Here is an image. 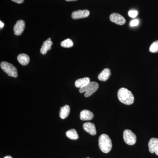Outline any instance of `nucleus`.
Listing matches in <instances>:
<instances>
[{
  "instance_id": "f257e3e1",
  "label": "nucleus",
  "mask_w": 158,
  "mask_h": 158,
  "mask_svg": "<svg viewBox=\"0 0 158 158\" xmlns=\"http://www.w3.org/2000/svg\"><path fill=\"white\" fill-rule=\"evenodd\" d=\"M117 96L119 101L127 105L132 104L135 100L132 92L127 88H120L118 90Z\"/></svg>"
},
{
  "instance_id": "f03ea898",
  "label": "nucleus",
  "mask_w": 158,
  "mask_h": 158,
  "mask_svg": "<svg viewBox=\"0 0 158 158\" xmlns=\"http://www.w3.org/2000/svg\"><path fill=\"white\" fill-rule=\"evenodd\" d=\"M98 146L102 152L108 153L112 148L111 139L106 134H102L98 139Z\"/></svg>"
},
{
  "instance_id": "7ed1b4c3",
  "label": "nucleus",
  "mask_w": 158,
  "mask_h": 158,
  "mask_svg": "<svg viewBox=\"0 0 158 158\" xmlns=\"http://www.w3.org/2000/svg\"><path fill=\"white\" fill-rule=\"evenodd\" d=\"M98 88L99 85L97 82H90L85 87L80 88L79 92L81 93L85 92V96L88 97L96 91Z\"/></svg>"
},
{
  "instance_id": "20e7f679",
  "label": "nucleus",
  "mask_w": 158,
  "mask_h": 158,
  "mask_svg": "<svg viewBox=\"0 0 158 158\" xmlns=\"http://www.w3.org/2000/svg\"><path fill=\"white\" fill-rule=\"evenodd\" d=\"M1 67L9 76L15 78L18 77L17 69L11 63L2 62L1 63Z\"/></svg>"
},
{
  "instance_id": "39448f33",
  "label": "nucleus",
  "mask_w": 158,
  "mask_h": 158,
  "mask_svg": "<svg viewBox=\"0 0 158 158\" xmlns=\"http://www.w3.org/2000/svg\"><path fill=\"white\" fill-rule=\"evenodd\" d=\"M123 138L125 142L130 145H134L137 141L136 135L130 130H125L123 133Z\"/></svg>"
},
{
  "instance_id": "423d86ee",
  "label": "nucleus",
  "mask_w": 158,
  "mask_h": 158,
  "mask_svg": "<svg viewBox=\"0 0 158 158\" xmlns=\"http://www.w3.org/2000/svg\"><path fill=\"white\" fill-rule=\"evenodd\" d=\"M110 18L111 22L119 25H123L126 23L125 19L118 13H112L110 15Z\"/></svg>"
},
{
  "instance_id": "0eeeda50",
  "label": "nucleus",
  "mask_w": 158,
  "mask_h": 158,
  "mask_svg": "<svg viewBox=\"0 0 158 158\" xmlns=\"http://www.w3.org/2000/svg\"><path fill=\"white\" fill-rule=\"evenodd\" d=\"M89 15L90 11L89 10H79L73 12L71 16L73 19H78L88 17Z\"/></svg>"
},
{
  "instance_id": "6e6552de",
  "label": "nucleus",
  "mask_w": 158,
  "mask_h": 158,
  "mask_svg": "<svg viewBox=\"0 0 158 158\" xmlns=\"http://www.w3.org/2000/svg\"><path fill=\"white\" fill-rule=\"evenodd\" d=\"M25 27V23L23 20L18 21L13 28L14 34L17 36L21 35Z\"/></svg>"
},
{
  "instance_id": "1a4fd4ad",
  "label": "nucleus",
  "mask_w": 158,
  "mask_h": 158,
  "mask_svg": "<svg viewBox=\"0 0 158 158\" xmlns=\"http://www.w3.org/2000/svg\"><path fill=\"white\" fill-rule=\"evenodd\" d=\"M149 151L151 153H155L158 156V139L156 138H152L148 142Z\"/></svg>"
},
{
  "instance_id": "9d476101",
  "label": "nucleus",
  "mask_w": 158,
  "mask_h": 158,
  "mask_svg": "<svg viewBox=\"0 0 158 158\" xmlns=\"http://www.w3.org/2000/svg\"><path fill=\"white\" fill-rule=\"evenodd\" d=\"M83 128L85 131L87 132L91 135H96L97 131L95 125L92 123H85L83 124Z\"/></svg>"
},
{
  "instance_id": "9b49d317",
  "label": "nucleus",
  "mask_w": 158,
  "mask_h": 158,
  "mask_svg": "<svg viewBox=\"0 0 158 158\" xmlns=\"http://www.w3.org/2000/svg\"><path fill=\"white\" fill-rule=\"evenodd\" d=\"M52 44L53 43L51 41V38H49L48 39L44 41L40 49V53L42 55H45L48 51L51 49V46Z\"/></svg>"
},
{
  "instance_id": "f8f14e48",
  "label": "nucleus",
  "mask_w": 158,
  "mask_h": 158,
  "mask_svg": "<svg viewBox=\"0 0 158 158\" xmlns=\"http://www.w3.org/2000/svg\"><path fill=\"white\" fill-rule=\"evenodd\" d=\"M94 118V114L91 111L88 110H84L80 113V118L83 121L91 120Z\"/></svg>"
},
{
  "instance_id": "ddd939ff",
  "label": "nucleus",
  "mask_w": 158,
  "mask_h": 158,
  "mask_svg": "<svg viewBox=\"0 0 158 158\" xmlns=\"http://www.w3.org/2000/svg\"><path fill=\"white\" fill-rule=\"evenodd\" d=\"M111 75V70L110 69L106 68L102 71L98 76V79L102 81H107Z\"/></svg>"
},
{
  "instance_id": "4468645a",
  "label": "nucleus",
  "mask_w": 158,
  "mask_h": 158,
  "mask_svg": "<svg viewBox=\"0 0 158 158\" xmlns=\"http://www.w3.org/2000/svg\"><path fill=\"white\" fill-rule=\"evenodd\" d=\"M90 82L89 77H85L78 79L75 82V85L77 88H81L85 87Z\"/></svg>"
},
{
  "instance_id": "2eb2a0df",
  "label": "nucleus",
  "mask_w": 158,
  "mask_h": 158,
  "mask_svg": "<svg viewBox=\"0 0 158 158\" xmlns=\"http://www.w3.org/2000/svg\"><path fill=\"white\" fill-rule=\"evenodd\" d=\"M17 60L20 64L25 66L29 64L30 62V57L25 54H21L17 57Z\"/></svg>"
},
{
  "instance_id": "dca6fc26",
  "label": "nucleus",
  "mask_w": 158,
  "mask_h": 158,
  "mask_svg": "<svg viewBox=\"0 0 158 158\" xmlns=\"http://www.w3.org/2000/svg\"><path fill=\"white\" fill-rule=\"evenodd\" d=\"M70 108L68 105H65L64 106L61 108L59 116L62 119H65L67 118L70 113Z\"/></svg>"
},
{
  "instance_id": "f3484780",
  "label": "nucleus",
  "mask_w": 158,
  "mask_h": 158,
  "mask_svg": "<svg viewBox=\"0 0 158 158\" xmlns=\"http://www.w3.org/2000/svg\"><path fill=\"white\" fill-rule=\"evenodd\" d=\"M66 135L71 140H76L79 138V135L76 130L72 129L69 130L66 132Z\"/></svg>"
},
{
  "instance_id": "a211bd4d",
  "label": "nucleus",
  "mask_w": 158,
  "mask_h": 158,
  "mask_svg": "<svg viewBox=\"0 0 158 158\" xmlns=\"http://www.w3.org/2000/svg\"><path fill=\"white\" fill-rule=\"evenodd\" d=\"M61 46L65 48H69L72 47L73 46V43L72 40L70 39L65 40H63L61 43Z\"/></svg>"
},
{
  "instance_id": "6ab92c4d",
  "label": "nucleus",
  "mask_w": 158,
  "mask_h": 158,
  "mask_svg": "<svg viewBox=\"0 0 158 158\" xmlns=\"http://www.w3.org/2000/svg\"><path fill=\"white\" fill-rule=\"evenodd\" d=\"M149 51L152 53L158 52V40L155 41L151 45Z\"/></svg>"
},
{
  "instance_id": "aec40b11",
  "label": "nucleus",
  "mask_w": 158,
  "mask_h": 158,
  "mask_svg": "<svg viewBox=\"0 0 158 158\" xmlns=\"http://www.w3.org/2000/svg\"><path fill=\"white\" fill-rule=\"evenodd\" d=\"M138 14V11L136 10H130L128 12V15L130 17L135 18Z\"/></svg>"
},
{
  "instance_id": "412c9836",
  "label": "nucleus",
  "mask_w": 158,
  "mask_h": 158,
  "mask_svg": "<svg viewBox=\"0 0 158 158\" xmlns=\"http://www.w3.org/2000/svg\"><path fill=\"white\" fill-rule=\"evenodd\" d=\"M139 24V20L138 19H134L132 20L130 23V25L131 27H136Z\"/></svg>"
},
{
  "instance_id": "4be33fe9",
  "label": "nucleus",
  "mask_w": 158,
  "mask_h": 158,
  "mask_svg": "<svg viewBox=\"0 0 158 158\" xmlns=\"http://www.w3.org/2000/svg\"><path fill=\"white\" fill-rule=\"evenodd\" d=\"M11 1L17 4H22L24 2V0H11Z\"/></svg>"
},
{
  "instance_id": "5701e85b",
  "label": "nucleus",
  "mask_w": 158,
  "mask_h": 158,
  "mask_svg": "<svg viewBox=\"0 0 158 158\" xmlns=\"http://www.w3.org/2000/svg\"><path fill=\"white\" fill-rule=\"evenodd\" d=\"M4 23H3L2 22V21H0V27H1V28H2L3 27H4Z\"/></svg>"
},
{
  "instance_id": "b1692460",
  "label": "nucleus",
  "mask_w": 158,
  "mask_h": 158,
  "mask_svg": "<svg viewBox=\"0 0 158 158\" xmlns=\"http://www.w3.org/2000/svg\"><path fill=\"white\" fill-rule=\"evenodd\" d=\"M4 158H12V157L11 156H6Z\"/></svg>"
},
{
  "instance_id": "393cba45",
  "label": "nucleus",
  "mask_w": 158,
  "mask_h": 158,
  "mask_svg": "<svg viewBox=\"0 0 158 158\" xmlns=\"http://www.w3.org/2000/svg\"><path fill=\"white\" fill-rule=\"evenodd\" d=\"M67 2H74V1H76L77 0H65Z\"/></svg>"
},
{
  "instance_id": "a878e982",
  "label": "nucleus",
  "mask_w": 158,
  "mask_h": 158,
  "mask_svg": "<svg viewBox=\"0 0 158 158\" xmlns=\"http://www.w3.org/2000/svg\"><path fill=\"white\" fill-rule=\"evenodd\" d=\"M89 158V157H88V158Z\"/></svg>"
}]
</instances>
